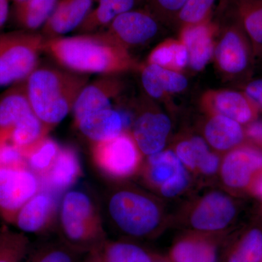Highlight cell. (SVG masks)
<instances>
[{
	"label": "cell",
	"mask_w": 262,
	"mask_h": 262,
	"mask_svg": "<svg viewBox=\"0 0 262 262\" xmlns=\"http://www.w3.org/2000/svg\"><path fill=\"white\" fill-rule=\"evenodd\" d=\"M43 52L60 67L82 75H117L136 67L129 50L103 31L45 38Z\"/></svg>",
	"instance_id": "obj_1"
},
{
	"label": "cell",
	"mask_w": 262,
	"mask_h": 262,
	"mask_svg": "<svg viewBox=\"0 0 262 262\" xmlns=\"http://www.w3.org/2000/svg\"><path fill=\"white\" fill-rule=\"evenodd\" d=\"M89 76L63 67L39 65L26 79L29 102L36 116L51 130L72 112Z\"/></svg>",
	"instance_id": "obj_2"
},
{
	"label": "cell",
	"mask_w": 262,
	"mask_h": 262,
	"mask_svg": "<svg viewBox=\"0 0 262 262\" xmlns=\"http://www.w3.org/2000/svg\"><path fill=\"white\" fill-rule=\"evenodd\" d=\"M56 221L60 239L82 254L106 241L99 205L83 189L62 194Z\"/></svg>",
	"instance_id": "obj_3"
},
{
	"label": "cell",
	"mask_w": 262,
	"mask_h": 262,
	"mask_svg": "<svg viewBox=\"0 0 262 262\" xmlns=\"http://www.w3.org/2000/svg\"><path fill=\"white\" fill-rule=\"evenodd\" d=\"M105 207L114 227L131 237H145L159 224L160 213L158 206L149 196L137 191H113L106 196Z\"/></svg>",
	"instance_id": "obj_4"
},
{
	"label": "cell",
	"mask_w": 262,
	"mask_h": 262,
	"mask_svg": "<svg viewBox=\"0 0 262 262\" xmlns=\"http://www.w3.org/2000/svg\"><path fill=\"white\" fill-rule=\"evenodd\" d=\"M45 37L40 32L0 33V87L26 80L39 66Z\"/></svg>",
	"instance_id": "obj_5"
},
{
	"label": "cell",
	"mask_w": 262,
	"mask_h": 262,
	"mask_svg": "<svg viewBox=\"0 0 262 262\" xmlns=\"http://www.w3.org/2000/svg\"><path fill=\"white\" fill-rule=\"evenodd\" d=\"M91 154L98 170L113 178L130 177L141 162V151L133 136L126 132L108 140L91 143Z\"/></svg>",
	"instance_id": "obj_6"
},
{
	"label": "cell",
	"mask_w": 262,
	"mask_h": 262,
	"mask_svg": "<svg viewBox=\"0 0 262 262\" xmlns=\"http://www.w3.org/2000/svg\"><path fill=\"white\" fill-rule=\"evenodd\" d=\"M41 189L40 178L28 167L0 168V215L13 223L19 210Z\"/></svg>",
	"instance_id": "obj_7"
},
{
	"label": "cell",
	"mask_w": 262,
	"mask_h": 262,
	"mask_svg": "<svg viewBox=\"0 0 262 262\" xmlns=\"http://www.w3.org/2000/svg\"><path fill=\"white\" fill-rule=\"evenodd\" d=\"M159 20L146 8L119 15L103 31L129 50L149 42L159 32Z\"/></svg>",
	"instance_id": "obj_8"
},
{
	"label": "cell",
	"mask_w": 262,
	"mask_h": 262,
	"mask_svg": "<svg viewBox=\"0 0 262 262\" xmlns=\"http://www.w3.org/2000/svg\"><path fill=\"white\" fill-rule=\"evenodd\" d=\"M58 198L47 189H41L19 210L13 224L25 233H46L57 220Z\"/></svg>",
	"instance_id": "obj_9"
},
{
	"label": "cell",
	"mask_w": 262,
	"mask_h": 262,
	"mask_svg": "<svg viewBox=\"0 0 262 262\" xmlns=\"http://www.w3.org/2000/svg\"><path fill=\"white\" fill-rule=\"evenodd\" d=\"M122 82L115 75H101L89 82L74 105V123L90 113L112 107L111 101L121 92Z\"/></svg>",
	"instance_id": "obj_10"
},
{
	"label": "cell",
	"mask_w": 262,
	"mask_h": 262,
	"mask_svg": "<svg viewBox=\"0 0 262 262\" xmlns=\"http://www.w3.org/2000/svg\"><path fill=\"white\" fill-rule=\"evenodd\" d=\"M82 174L80 157L71 146H61L48 173L41 177L42 189L59 196L72 189Z\"/></svg>",
	"instance_id": "obj_11"
},
{
	"label": "cell",
	"mask_w": 262,
	"mask_h": 262,
	"mask_svg": "<svg viewBox=\"0 0 262 262\" xmlns=\"http://www.w3.org/2000/svg\"><path fill=\"white\" fill-rule=\"evenodd\" d=\"M97 0H58L41 34L46 38L63 37L76 31L93 9Z\"/></svg>",
	"instance_id": "obj_12"
},
{
	"label": "cell",
	"mask_w": 262,
	"mask_h": 262,
	"mask_svg": "<svg viewBox=\"0 0 262 262\" xmlns=\"http://www.w3.org/2000/svg\"><path fill=\"white\" fill-rule=\"evenodd\" d=\"M130 122L127 114L108 107L89 114L75 125L88 140L95 143L120 135Z\"/></svg>",
	"instance_id": "obj_13"
},
{
	"label": "cell",
	"mask_w": 262,
	"mask_h": 262,
	"mask_svg": "<svg viewBox=\"0 0 262 262\" xmlns=\"http://www.w3.org/2000/svg\"><path fill=\"white\" fill-rule=\"evenodd\" d=\"M170 127V119L166 115L146 112L134 122L132 136L141 152L150 156L163 150Z\"/></svg>",
	"instance_id": "obj_14"
},
{
	"label": "cell",
	"mask_w": 262,
	"mask_h": 262,
	"mask_svg": "<svg viewBox=\"0 0 262 262\" xmlns=\"http://www.w3.org/2000/svg\"><path fill=\"white\" fill-rule=\"evenodd\" d=\"M214 27L208 20L182 27L180 40L187 48L188 65L192 70H203L211 60L214 52Z\"/></svg>",
	"instance_id": "obj_15"
},
{
	"label": "cell",
	"mask_w": 262,
	"mask_h": 262,
	"mask_svg": "<svg viewBox=\"0 0 262 262\" xmlns=\"http://www.w3.org/2000/svg\"><path fill=\"white\" fill-rule=\"evenodd\" d=\"M234 213L233 203L229 198L221 193H211L194 209L191 223L200 230H219L228 225Z\"/></svg>",
	"instance_id": "obj_16"
},
{
	"label": "cell",
	"mask_w": 262,
	"mask_h": 262,
	"mask_svg": "<svg viewBox=\"0 0 262 262\" xmlns=\"http://www.w3.org/2000/svg\"><path fill=\"white\" fill-rule=\"evenodd\" d=\"M262 167V154L250 148L231 151L222 165V179L227 186L233 188L247 185L253 172Z\"/></svg>",
	"instance_id": "obj_17"
},
{
	"label": "cell",
	"mask_w": 262,
	"mask_h": 262,
	"mask_svg": "<svg viewBox=\"0 0 262 262\" xmlns=\"http://www.w3.org/2000/svg\"><path fill=\"white\" fill-rule=\"evenodd\" d=\"M213 53L219 69L228 75L238 74L247 67L246 45L235 28L227 29L224 32Z\"/></svg>",
	"instance_id": "obj_18"
},
{
	"label": "cell",
	"mask_w": 262,
	"mask_h": 262,
	"mask_svg": "<svg viewBox=\"0 0 262 262\" xmlns=\"http://www.w3.org/2000/svg\"><path fill=\"white\" fill-rule=\"evenodd\" d=\"M203 99L207 107L216 115L229 117L238 123H245L252 118L251 103L241 93L229 90L210 91Z\"/></svg>",
	"instance_id": "obj_19"
},
{
	"label": "cell",
	"mask_w": 262,
	"mask_h": 262,
	"mask_svg": "<svg viewBox=\"0 0 262 262\" xmlns=\"http://www.w3.org/2000/svg\"><path fill=\"white\" fill-rule=\"evenodd\" d=\"M141 83L150 97H163L165 93L176 94L187 89V78L180 72L146 63L141 70Z\"/></svg>",
	"instance_id": "obj_20"
},
{
	"label": "cell",
	"mask_w": 262,
	"mask_h": 262,
	"mask_svg": "<svg viewBox=\"0 0 262 262\" xmlns=\"http://www.w3.org/2000/svg\"><path fill=\"white\" fill-rule=\"evenodd\" d=\"M32 113L26 80L12 84L0 96V132L10 131L22 118Z\"/></svg>",
	"instance_id": "obj_21"
},
{
	"label": "cell",
	"mask_w": 262,
	"mask_h": 262,
	"mask_svg": "<svg viewBox=\"0 0 262 262\" xmlns=\"http://www.w3.org/2000/svg\"><path fill=\"white\" fill-rule=\"evenodd\" d=\"M146 0H97V6L93 8L77 32L79 34L104 30L119 15L136 9Z\"/></svg>",
	"instance_id": "obj_22"
},
{
	"label": "cell",
	"mask_w": 262,
	"mask_h": 262,
	"mask_svg": "<svg viewBox=\"0 0 262 262\" xmlns=\"http://www.w3.org/2000/svg\"><path fill=\"white\" fill-rule=\"evenodd\" d=\"M85 255L82 262H151L149 254L140 246L106 239Z\"/></svg>",
	"instance_id": "obj_23"
},
{
	"label": "cell",
	"mask_w": 262,
	"mask_h": 262,
	"mask_svg": "<svg viewBox=\"0 0 262 262\" xmlns=\"http://www.w3.org/2000/svg\"><path fill=\"white\" fill-rule=\"evenodd\" d=\"M58 0H26L15 3L13 15L20 30L37 32L42 29L56 8Z\"/></svg>",
	"instance_id": "obj_24"
},
{
	"label": "cell",
	"mask_w": 262,
	"mask_h": 262,
	"mask_svg": "<svg viewBox=\"0 0 262 262\" xmlns=\"http://www.w3.org/2000/svg\"><path fill=\"white\" fill-rule=\"evenodd\" d=\"M177 155L187 166L198 168L203 173H215L218 168V158L210 152L206 141L200 137L179 143L177 147Z\"/></svg>",
	"instance_id": "obj_25"
},
{
	"label": "cell",
	"mask_w": 262,
	"mask_h": 262,
	"mask_svg": "<svg viewBox=\"0 0 262 262\" xmlns=\"http://www.w3.org/2000/svg\"><path fill=\"white\" fill-rule=\"evenodd\" d=\"M205 136L215 149L227 150L242 141L244 132L238 122L223 115H216L206 124Z\"/></svg>",
	"instance_id": "obj_26"
},
{
	"label": "cell",
	"mask_w": 262,
	"mask_h": 262,
	"mask_svg": "<svg viewBox=\"0 0 262 262\" xmlns=\"http://www.w3.org/2000/svg\"><path fill=\"white\" fill-rule=\"evenodd\" d=\"M35 114H29L10 130V139L24 155L38 142L48 136L50 132Z\"/></svg>",
	"instance_id": "obj_27"
},
{
	"label": "cell",
	"mask_w": 262,
	"mask_h": 262,
	"mask_svg": "<svg viewBox=\"0 0 262 262\" xmlns=\"http://www.w3.org/2000/svg\"><path fill=\"white\" fill-rule=\"evenodd\" d=\"M147 63L180 72L189 63L187 48L180 39H168L151 51Z\"/></svg>",
	"instance_id": "obj_28"
},
{
	"label": "cell",
	"mask_w": 262,
	"mask_h": 262,
	"mask_svg": "<svg viewBox=\"0 0 262 262\" xmlns=\"http://www.w3.org/2000/svg\"><path fill=\"white\" fill-rule=\"evenodd\" d=\"M149 165L151 182L160 187L187 173L181 160L171 151H161L150 155Z\"/></svg>",
	"instance_id": "obj_29"
},
{
	"label": "cell",
	"mask_w": 262,
	"mask_h": 262,
	"mask_svg": "<svg viewBox=\"0 0 262 262\" xmlns=\"http://www.w3.org/2000/svg\"><path fill=\"white\" fill-rule=\"evenodd\" d=\"M60 149L57 141L46 136L24 155L27 167L41 178L51 168Z\"/></svg>",
	"instance_id": "obj_30"
},
{
	"label": "cell",
	"mask_w": 262,
	"mask_h": 262,
	"mask_svg": "<svg viewBox=\"0 0 262 262\" xmlns=\"http://www.w3.org/2000/svg\"><path fill=\"white\" fill-rule=\"evenodd\" d=\"M175 262H216L215 248L204 242L184 241L172 252Z\"/></svg>",
	"instance_id": "obj_31"
},
{
	"label": "cell",
	"mask_w": 262,
	"mask_h": 262,
	"mask_svg": "<svg viewBox=\"0 0 262 262\" xmlns=\"http://www.w3.org/2000/svg\"><path fill=\"white\" fill-rule=\"evenodd\" d=\"M237 7L248 35L262 45V0H237Z\"/></svg>",
	"instance_id": "obj_32"
},
{
	"label": "cell",
	"mask_w": 262,
	"mask_h": 262,
	"mask_svg": "<svg viewBox=\"0 0 262 262\" xmlns=\"http://www.w3.org/2000/svg\"><path fill=\"white\" fill-rule=\"evenodd\" d=\"M82 254L59 239L58 242L47 243L39 247L30 262H82Z\"/></svg>",
	"instance_id": "obj_33"
},
{
	"label": "cell",
	"mask_w": 262,
	"mask_h": 262,
	"mask_svg": "<svg viewBox=\"0 0 262 262\" xmlns=\"http://www.w3.org/2000/svg\"><path fill=\"white\" fill-rule=\"evenodd\" d=\"M262 259V232L253 229L246 234L229 262H260Z\"/></svg>",
	"instance_id": "obj_34"
},
{
	"label": "cell",
	"mask_w": 262,
	"mask_h": 262,
	"mask_svg": "<svg viewBox=\"0 0 262 262\" xmlns=\"http://www.w3.org/2000/svg\"><path fill=\"white\" fill-rule=\"evenodd\" d=\"M215 0H187L176 22L181 27L202 23L207 20Z\"/></svg>",
	"instance_id": "obj_35"
},
{
	"label": "cell",
	"mask_w": 262,
	"mask_h": 262,
	"mask_svg": "<svg viewBox=\"0 0 262 262\" xmlns=\"http://www.w3.org/2000/svg\"><path fill=\"white\" fill-rule=\"evenodd\" d=\"M27 239L23 235L3 232L0 237V262H17L25 253Z\"/></svg>",
	"instance_id": "obj_36"
},
{
	"label": "cell",
	"mask_w": 262,
	"mask_h": 262,
	"mask_svg": "<svg viewBox=\"0 0 262 262\" xmlns=\"http://www.w3.org/2000/svg\"><path fill=\"white\" fill-rule=\"evenodd\" d=\"M27 166L23 151L12 142L9 131L0 132V168Z\"/></svg>",
	"instance_id": "obj_37"
},
{
	"label": "cell",
	"mask_w": 262,
	"mask_h": 262,
	"mask_svg": "<svg viewBox=\"0 0 262 262\" xmlns=\"http://www.w3.org/2000/svg\"><path fill=\"white\" fill-rule=\"evenodd\" d=\"M187 0H146L147 9L159 21L176 22L177 15Z\"/></svg>",
	"instance_id": "obj_38"
},
{
	"label": "cell",
	"mask_w": 262,
	"mask_h": 262,
	"mask_svg": "<svg viewBox=\"0 0 262 262\" xmlns=\"http://www.w3.org/2000/svg\"><path fill=\"white\" fill-rule=\"evenodd\" d=\"M246 91L250 98L262 104V80L251 82L248 84Z\"/></svg>",
	"instance_id": "obj_39"
},
{
	"label": "cell",
	"mask_w": 262,
	"mask_h": 262,
	"mask_svg": "<svg viewBox=\"0 0 262 262\" xmlns=\"http://www.w3.org/2000/svg\"><path fill=\"white\" fill-rule=\"evenodd\" d=\"M9 15V0H0V29L4 27Z\"/></svg>",
	"instance_id": "obj_40"
},
{
	"label": "cell",
	"mask_w": 262,
	"mask_h": 262,
	"mask_svg": "<svg viewBox=\"0 0 262 262\" xmlns=\"http://www.w3.org/2000/svg\"><path fill=\"white\" fill-rule=\"evenodd\" d=\"M248 135L262 142V122L251 124L248 129Z\"/></svg>",
	"instance_id": "obj_41"
},
{
	"label": "cell",
	"mask_w": 262,
	"mask_h": 262,
	"mask_svg": "<svg viewBox=\"0 0 262 262\" xmlns=\"http://www.w3.org/2000/svg\"><path fill=\"white\" fill-rule=\"evenodd\" d=\"M257 189L258 193L262 195V180L260 182L259 184H258Z\"/></svg>",
	"instance_id": "obj_42"
},
{
	"label": "cell",
	"mask_w": 262,
	"mask_h": 262,
	"mask_svg": "<svg viewBox=\"0 0 262 262\" xmlns=\"http://www.w3.org/2000/svg\"><path fill=\"white\" fill-rule=\"evenodd\" d=\"M15 3H21V2L26 1V0H13Z\"/></svg>",
	"instance_id": "obj_43"
}]
</instances>
